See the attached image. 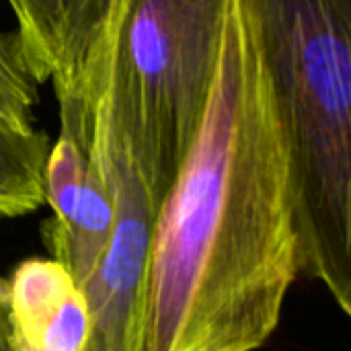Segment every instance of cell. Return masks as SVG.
I'll return each instance as SVG.
<instances>
[{
  "instance_id": "6da1fadb",
  "label": "cell",
  "mask_w": 351,
  "mask_h": 351,
  "mask_svg": "<svg viewBox=\"0 0 351 351\" xmlns=\"http://www.w3.org/2000/svg\"><path fill=\"white\" fill-rule=\"evenodd\" d=\"M296 276L288 142L251 10L228 0L204 117L160 206L140 351H257Z\"/></svg>"
},
{
  "instance_id": "7a4b0ae2",
  "label": "cell",
  "mask_w": 351,
  "mask_h": 351,
  "mask_svg": "<svg viewBox=\"0 0 351 351\" xmlns=\"http://www.w3.org/2000/svg\"><path fill=\"white\" fill-rule=\"evenodd\" d=\"M288 142L298 274L351 315V0H245Z\"/></svg>"
},
{
  "instance_id": "3957f363",
  "label": "cell",
  "mask_w": 351,
  "mask_h": 351,
  "mask_svg": "<svg viewBox=\"0 0 351 351\" xmlns=\"http://www.w3.org/2000/svg\"><path fill=\"white\" fill-rule=\"evenodd\" d=\"M228 0H132L113 64L115 95L144 162L171 187L204 117Z\"/></svg>"
},
{
  "instance_id": "277c9868",
  "label": "cell",
  "mask_w": 351,
  "mask_h": 351,
  "mask_svg": "<svg viewBox=\"0 0 351 351\" xmlns=\"http://www.w3.org/2000/svg\"><path fill=\"white\" fill-rule=\"evenodd\" d=\"M130 2L115 0L82 68L90 97V148L113 206L105 253L84 286L90 313L86 351H140L148 261L169 191L136 150L115 95V49Z\"/></svg>"
},
{
  "instance_id": "5b68a950",
  "label": "cell",
  "mask_w": 351,
  "mask_h": 351,
  "mask_svg": "<svg viewBox=\"0 0 351 351\" xmlns=\"http://www.w3.org/2000/svg\"><path fill=\"white\" fill-rule=\"evenodd\" d=\"M60 132L43 169V199L51 210L45 243L84 288L93 278L113 226L107 181L90 148V97L84 72L53 84Z\"/></svg>"
},
{
  "instance_id": "8992f818",
  "label": "cell",
  "mask_w": 351,
  "mask_h": 351,
  "mask_svg": "<svg viewBox=\"0 0 351 351\" xmlns=\"http://www.w3.org/2000/svg\"><path fill=\"white\" fill-rule=\"evenodd\" d=\"M12 351H86L84 288L56 259H27L6 282Z\"/></svg>"
},
{
  "instance_id": "52a82bcc",
  "label": "cell",
  "mask_w": 351,
  "mask_h": 351,
  "mask_svg": "<svg viewBox=\"0 0 351 351\" xmlns=\"http://www.w3.org/2000/svg\"><path fill=\"white\" fill-rule=\"evenodd\" d=\"M19 58L39 86L80 74L115 0H6Z\"/></svg>"
},
{
  "instance_id": "ba28073f",
  "label": "cell",
  "mask_w": 351,
  "mask_h": 351,
  "mask_svg": "<svg viewBox=\"0 0 351 351\" xmlns=\"http://www.w3.org/2000/svg\"><path fill=\"white\" fill-rule=\"evenodd\" d=\"M49 144L39 125L25 128L0 111V218H21L45 204L43 169Z\"/></svg>"
},
{
  "instance_id": "9c48e42d",
  "label": "cell",
  "mask_w": 351,
  "mask_h": 351,
  "mask_svg": "<svg viewBox=\"0 0 351 351\" xmlns=\"http://www.w3.org/2000/svg\"><path fill=\"white\" fill-rule=\"evenodd\" d=\"M37 84L27 74L12 33L0 31V111L25 128H37Z\"/></svg>"
},
{
  "instance_id": "30bf717a",
  "label": "cell",
  "mask_w": 351,
  "mask_h": 351,
  "mask_svg": "<svg viewBox=\"0 0 351 351\" xmlns=\"http://www.w3.org/2000/svg\"><path fill=\"white\" fill-rule=\"evenodd\" d=\"M0 351H12L10 329H8V302H6V282L0 280Z\"/></svg>"
}]
</instances>
